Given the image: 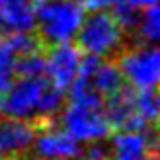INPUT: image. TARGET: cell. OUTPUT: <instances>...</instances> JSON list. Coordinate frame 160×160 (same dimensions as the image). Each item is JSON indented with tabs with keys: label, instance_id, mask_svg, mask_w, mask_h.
Masks as SVG:
<instances>
[{
	"label": "cell",
	"instance_id": "cell-1",
	"mask_svg": "<svg viewBox=\"0 0 160 160\" xmlns=\"http://www.w3.org/2000/svg\"><path fill=\"white\" fill-rule=\"evenodd\" d=\"M39 35L49 45L68 41L84 20V8L74 0H43L37 4Z\"/></svg>",
	"mask_w": 160,
	"mask_h": 160
},
{
	"label": "cell",
	"instance_id": "cell-2",
	"mask_svg": "<svg viewBox=\"0 0 160 160\" xmlns=\"http://www.w3.org/2000/svg\"><path fill=\"white\" fill-rule=\"evenodd\" d=\"M80 26L82 28L76 37V47L82 53L109 55L113 59L117 55V49L123 47V29L111 12L98 8L94 10V14L86 16V20H82Z\"/></svg>",
	"mask_w": 160,
	"mask_h": 160
},
{
	"label": "cell",
	"instance_id": "cell-3",
	"mask_svg": "<svg viewBox=\"0 0 160 160\" xmlns=\"http://www.w3.org/2000/svg\"><path fill=\"white\" fill-rule=\"evenodd\" d=\"M55 129H57L55 117L4 119V121H0V154H20L31 147L37 135Z\"/></svg>",
	"mask_w": 160,
	"mask_h": 160
},
{
	"label": "cell",
	"instance_id": "cell-4",
	"mask_svg": "<svg viewBox=\"0 0 160 160\" xmlns=\"http://www.w3.org/2000/svg\"><path fill=\"white\" fill-rule=\"evenodd\" d=\"M135 88H150L160 82V49L123 45L113 57Z\"/></svg>",
	"mask_w": 160,
	"mask_h": 160
},
{
	"label": "cell",
	"instance_id": "cell-5",
	"mask_svg": "<svg viewBox=\"0 0 160 160\" xmlns=\"http://www.w3.org/2000/svg\"><path fill=\"white\" fill-rule=\"evenodd\" d=\"M51 84L47 76H37V78H22L16 84L8 88V96L2 103V109L10 117H20V119H31L35 117L37 102L45 92V88Z\"/></svg>",
	"mask_w": 160,
	"mask_h": 160
},
{
	"label": "cell",
	"instance_id": "cell-6",
	"mask_svg": "<svg viewBox=\"0 0 160 160\" xmlns=\"http://www.w3.org/2000/svg\"><path fill=\"white\" fill-rule=\"evenodd\" d=\"M62 127L76 141H98L111 133V127L100 109L76 106V103H70V108L65 111Z\"/></svg>",
	"mask_w": 160,
	"mask_h": 160
},
{
	"label": "cell",
	"instance_id": "cell-7",
	"mask_svg": "<svg viewBox=\"0 0 160 160\" xmlns=\"http://www.w3.org/2000/svg\"><path fill=\"white\" fill-rule=\"evenodd\" d=\"M80 57H82V51L76 47V43L61 41L55 43V47H49V51H47V78L53 82V86L67 90L72 84Z\"/></svg>",
	"mask_w": 160,
	"mask_h": 160
},
{
	"label": "cell",
	"instance_id": "cell-8",
	"mask_svg": "<svg viewBox=\"0 0 160 160\" xmlns=\"http://www.w3.org/2000/svg\"><path fill=\"white\" fill-rule=\"evenodd\" d=\"M135 98H137V88L131 82H123L117 90L108 94V100L103 103V117L111 129L121 131L127 119L137 113Z\"/></svg>",
	"mask_w": 160,
	"mask_h": 160
},
{
	"label": "cell",
	"instance_id": "cell-9",
	"mask_svg": "<svg viewBox=\"0 0 160 160\" xmlns=\"http://www.w3.org/2000/svg\"><path fill=\"white\" fill-rule=\"evenodd\" d=\"M33 152L37 160H70L82 154L78 141L72 139L67 131L41 133L33 147Z\"/></svg>",
	"mask_w": 160,
	"mask_h": 160
},
{
	"label": "cell",
	"instance_id": "cell-10",
	"mask_svg": "<svg viewBox=\"0 0 160 160\" xmlns=\"http://www.w3.org/2000/svg\"><path fill=\"white\" fill-rule=\"evenodd\" d=\"M37 0H0V12L6 28L31 31L37 22Z\"/></svg>",
	"mask_w": 160,
	"mask_h": 160
},
{
	"label": "cell",
	"instance_id": "cell-11",
	"mask_svg": "<svg viewBox=\"0 0 160 160\" xmlns=\"http://www.w3.org/2000/svg\"><path fill=\"white\" fill-rule=\"evenodd\" d=\"M125 82L123 80V70L119 68V65L111 59V61H106V62H100V67L96 68V72L92 74L90 78V84L92 88L98 94H111L113 90H117L119 86Z\"/></svg>",
	"mask_w": 160,
	"mask_h": 160
},
{
	"label": "cell",
	"instance_id": "cell-12",
	"mask_svg": "<svg viewBox=\"0 0 160 160\" xmlns=\"http://www.w3.org/2000/svg\"><path fill=\"white\" fill-rule=\"evenodd\" d=\"M14 74H18L22 78L47 76V51L18 55V59L14 62Z\"/></svg>",
	"mask_w": 160,
	"mask_h": 160
},
{
	"label": "cell",
	"instance_id": "cell-13",
	"mask_svg": "<svg viewBox=\"0 0 160 160\" xmlns=\"http://www.w3.org/2000/svg\"><path fill=\"white\" fill-rule=\"evenodd\" d=\"M135 106L142 119H147L148 123H152L160 115V94L154 90V86L150 88H137V98H135Z\"/></svg>",
	"mask_w": 160,
	"mask_h": 160
},
{
	"label": "cell",
	"instance_id": "cell-14",
	"mask_svg": "<svg viewBox=\"0 0 160 160\" xmlns=\"http://www.w3.org/2000/svg\"><path fill=\"white\" fill-rule=\"evenodd\" d=\"M113 18L117 20V23L121 26L123 31H133L139 29L141 23V14L137 10V6H133L129 0H119L113 4Z\"/></svg>",
	"mask_w": 160,
	"mask_h": 160
},
{
	"label": "cell",
	"instance_id": "cell-15",
	"mask_svg": "<svg viewBox=\"0 0 160 160\" xmlns=\"http://www.w3.org/2000/svg\"><path fill=\"white\" fill-rule=\"evenodd\" d=\"M14 51L0 39V94L6 92L14 84Z\"/></svg>",
	"mask_w": 160,
	"mask_h": 160
},
{
	"label": "cell",
	"instance_id": "cell-16",
	"mask_svg": "<svg viewBox=\"0 0 160 160\" xmlns=\"http://www.w3.org/2000/svg\"><path fill=\"white\" fill-rule=\"evenodd\" d=\"M139 31L148 41H160V6L154 4L147 8V12L141 16Z\"/></svg>",
	"mask_w": 160,
	"mask_h": 160
},
{
	"label": "cell",
	"instance_id": "cell-17",
	"mask_svg": "<svg viewBox=\"0 0 160 160\" xmlns=\"http://www.w3.org/2000/svg\"><path fill=\"white\" fill-rule=\"evenodd\" d=\"M78 160H111L109 152L106 148H102V147H92V148H88L84 154H80Z\"/></svg>",
	"mask_w": 160,
	"mask_h": 160
},
{
	"label": "cell",
	"instance_id": "cell-18",
	"mask_svg": "<svg viewBox=\"0 0 160 160\" xmlns=\"http://www.w3.org/2000/svg\"><path fill=\"white\" fill-rule=\"evenodd\" d=\"M129 2L133 6H137V8H148V6L158 4V0H129Z\"/></svg>",
	"mask_w": 160,
	"mask_h": 160
},
{
	"label": "cell",
	"instance_id": "cell-19",
	"mask_svg": "<svg viewBox=\"0 0 160 160\" xmlns=\"http://www.w3.org/2000/svg\"><path fill=\"white\" fill-rule=\"evenodd\" d=\"M2 160H29V156H23L20 152V154H10L8 158H2Z\"/></svg>",
	"mask_w": 160,
	"mask_h": 160
},
{
	"label": "cell",
	"instance_id": "cell-20",
	"mask_svg": "<svg viewBox=\"0 0 160 160\" xmlns=\"http://www.w3.org/2000/svg\"><path fill=\"white\" fill-rule=\"evenodd\" d=\"M156 121H158V123H156V131H158V137H160V115H158Z\"/></svg>",
	"mask_w": 160,
	"mask_h": 160
},
{
	"label": "cell",
	"instance_id": "cell-21",
	"mask_svg": "<svg viewBox=\"0 0 160 160\" xmlns=\"http://www.w3.org/2000/svg\"><path fill=\"white\" fill-rule=\"evenodd\" d=\"M152 160H160V152H156V154L152 156Z\"/></svg>",
	"mask_w": 160,
	"mask_h": 160
},
{
	"label": "cell",
	"instance_id": "cell-22",
	"mask_svg": "<svg viewBox=\"0 0 160 160\" xmlns=\"http://www.w3.org/2000/svg\"><path fill=\"white\" fill-rule=\"evenodd\" d=\"M0 23H4V22H2V12H0Z\"/></svg>",
	"mask_w": 160,
	"mask_h": 160
},
{
	"label": "cell",
	"instance_id": "cell-23",
	"mask_svg": "<svg viewBox=\"0 0 160 160\" xmlns=\"http://www.w3.org/2000/svg\"><path fill=\"white\" fill-rule=\"evenodd\" d=\"M0 109H2V102H0Z\"/></svg>",
	"mask_w": 160,
	"mask_h": 160
},
{
	"label": "cell",
	"instance_id": "cell-24",
	"mask_svg": "<svg viewBox=\"0 0 160 160\" xmlns=\"http://www.w3.org/2000/svg\"><path fill=\"white\" fill-rule=\"evenodd\" d=\"M37 2H43V0H37Z\"/></svg>",
	"mask_w": 160,
	"mask_h": 160
}]
</instances>
